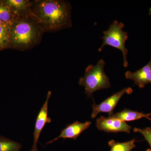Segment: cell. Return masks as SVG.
I'll return each instance as SVG.
<instances>
[{
    "label": "cell",
    "mask_w": 151,
    "mask_h": 151,
    "mask_svg": "<svg viewBox=\"0 0 151 151\" xmlns=\"http://www.w3.org/2000/svg\"><path fill=\"white\" fill-rule=\"evenodd\" d=\"M34 15L45 29L56 30L71 25L70 7L57 0L36 1Z\"/></svg>",
    "instance_id": "cell-1"
},
{
    "label": "cell",
    "mask_w": 151,
    "mask_h": 151,
    "mask_svg": "<svg viewBox=\"0 0 151 151\" xmlns=\"http://www.w3.org/2000/svg\"><path fill=\"white\" fill-rule=\"evenodd\" d=\"M40 32L37 25L26 17H18L11 25L9 46L24 49L37 41Z\"/></svg>",
    "instance_id": "cell-2"
},
{
    "label": "cell",
    "mask_w": 151,
    "mask_h": 151,
    "mask_svg": "<svg viewBox=\"0 0 151 151\" xmlns=\"http://www.w3.org/2000/svg\"><path fill=\"white\" fill-rule=\"evenodd\" d=\"M105 63L104 60L100 59L96 65H89L85 69L84 76L79 79L78 84L85 88L87 97H91L97 90L111 87L110 79L104 71Z\"/></svg>",
    "instance_id": "cell-3"
},
{
    "label": "cell",
    "mask_w": 151,
    "mask_h": 151,
    "mask_svg": "<svg viewBox=\"0 0 151 151\" xmlns=\"http://www.w3.org/2000/svg\"><path fill=\"white\" fill-rule=\"evenodd\" d=\"M124 27L123 23L119 22L116 20H114L112 24L110 25L109 28L107 30L103 32L104 35L102 37L103 42L98 49V51H102L106 45L118 49L122 52L124 58V66L127 68L129 65L127 58L128 50L126 47L125 44L129 36L127 32L123 31Z\"/></svg>",
    "instance_id": "cell-4"
},
{
    "label": "cell",
    "mask_w": 151,
    "mask_h": 151,
    "mask_svg": "<svg viewBox=\"0 0 151 151\" xmlns=\"http://www.w3.org/2000/svg\"><path fill=\"white\" fill-rule=\"evenodd\" d=\"M133 89L131 87H127L121 91L113 94L106 99L100 104L96 105L94 103L92 105V112L91 118L94 119L100 113H108L109 116L113 115V110L119 103L122 96L125 94H131Z\"/></svg>",
    "instance_id": "cell-5"
},
{
    "label": "cell",
    "mask_w": 151,
    "mask_h": 151,
    "mask_svg": "<svg viewBox=\"0 0 151 151\" xmlns=\"http://www.w3.org/2000/svg\"><path fill=\"white\" fill-rule=\"evenodd\" d=\"M51 91H48L45 102L38 113L36 119L33 132V143L31 150L29 151H38L37 144L41 133L45 126L51 122V118L48 116V103L51 96Z\"/></svg>",
    "instance_id": "cell-6"
},
{
    "label": "cell",
    "mask_w": 151,
    "mask_h": 151,
    "mask_svg": "<svg viewBox=\"0 0 151 151\" xmlns=\"http://www.w3.org/2000/svg\"><path fill=\"white\" fill-rule=\"evenodd\" d=\"M96 125L98 129L108 133L124 132L130 133L132 129V127L126 122L111 116L108 118L101 116L96 120Z\"/></svg>",
    "instance_id": "cell-7"
},
{
    "label": "cell",
    "mask_w": 151,
    "mask_h": 151,
    "mask_svg": "<svg viewBox=\"0 0 151 151\" xmlns=\"http://www.w3.org/2000/svg\"><path fill=\"white\" fill-rule=\"evenodd\" d=\"M92 123L86 121L84 123L76 121L72 124L67 125L60 132V134L53 139L49 141L47 145L51 144L60 139H71L76 140L84 131L87 129Z\"/></svg>",
    "instance_id": "cell-8"
},
{
    "label": "cell",
    "mask_w": 151,
    "mask_h": 151,
    "mask_svg": "<svg viewBox=\"0 0 151 151\" xmlns=\"http://www.w3.org/2000/svg\"><path fill=\"white\" fill-rule=\"evenodd\" d=\"M125 77L134 81L140 88H144L146 84L151 83V58L147 64L135 72L127 71Z\"/></svg>",
    "instance_id": "cell-9"
},
{
    "label": "cell",
    "mask_w": 151,
    "mask_h": 151,
    "mask_svg": "<svg viewBox=\"0 0 151 151\" xmlns=\"http://www.w3.org/2000/svg\"><path fill=\"white\" fill-rule=\"evenodd\" d=\"M151 116V113L145 114L141 112H137L125 109L121 112L113 114L111 117L116 119H120L124 122H131V121H136L142 118H145L150 120V118Z\"/></svg>",
    "instance_id": "cell-10"
},
{
    "label": "cell",
    "mask_w": 151,
    "mask_h": 151,
    "mask_svg": "<svg viewBox=\"0 0 151 151\" xmlns=\"http://www.w3.org/2000/svg\"><path fill=\"white\" fill-rule=\"evenodd\" d=\"M17 17L25 14L31 6V3L27 0H6L4 1Z\"/></svg>",
    "instance_id": "cell-11"
},
{
    "label": "cell",
    "mask_w": 151,
    "mask_h": 151,
    "mask_svg": "<svg viewBox=\"0 0 151 151\" xmlns=\"http://www.w3.org/2000/svg\"><path fill=\"white\" fill-rule=\"evenodd\" d=\"M17 17L4 2H0V20L5 23L12 24Z\"/></svg>",
    "instance_id": "cell-12"
},
{
    "label": "cell",
    "mask_w": 151,
    "mask_h": 151,
    "mask_svg": "<svg viewBox=\"0 0 151 151\" xmlns=\"http://www.w3.org/2000/svg\"><path fill=\"white\" fill-rule=\"evenodd\" d=\"M11 25L6 23L0 25V50L9 47Z\"/></svg>",
    "instance_id": "cell-13"
},
{
    "label": "cell",
    "mask_w": 151,
    "mask_h": 151,
    "mask_svg": "<svg viewBox=\"0 0 151 151\" xmlns=\"http://www.w3.org/2000/svg\"><path fill=\"white\" fill-rule=\"evenodd\" d=\"M137 142L135 139H132L125 142H116L112 140L109 141L108 145L111 147L110 151H132L136 145L135 143Z\"/></svg>",
    "instance_id": "cell-14"
},
{
    "label": "cell",
    "mask_w": 151,
    "mask_h": 151,
    "mask_svg": "<svg viewBox=\"0 0 151 151\" xmlns=\"http://www.w3.org/2000/svg\"><path fill=\"white\" fill-rule=\"evenodd\" d=\"M22 147L20 143L0 135V151H20Z\"/></svg>",
    "instance_id": "cell-15"
},
{
    "label": "cell",
    "mask_w": 151,
    "mask_h": 151,
    "mask_svg": "<svg viewBox=\"0 0 151 151\" xmlns=\"http://www.w3.org/2000/svg\"><path fill=\"white\" fill-rule=\"evenodd\" d=\"M134 131L135 132H139L144 136L146 140L148 142L150 146L151 149V130L150 128L148 127L145 129L135 128L134 129Z\"/></svg>",
    "instance_id": "cell-16"
},
{
    "label": "cell",
    "mask_w": 151,
    "mask_h": 151,
    "mask_svg": "<svg viewBox=\"0 0 151 151\" xmlns=\"http://www.w3.org/2000/svg\"><path fill=\"white\" fill-rule=\"evenodd\" d=\"M4 24H5V23H4V22H3L2 21H1V20H0V25H1Z\"/></svg>",
    "instance_id": "cell-17"
},
{
    "label": "cell",
    "mask_w": 151,
    "mask_h": 151,
    "mask_svg": "<svg viewBox=\"0 0 151 151\" xmlns=\"http://www.w3.org/2000/svg\"><path fill=\"white\" fill-rule=\"evenodd\" d=\"M146 151H151V149H147V150H146Z\"/></svg>",
    "instance_id": "cell-18"
},
{
    "label": "cell",
    "mask_w": 151,
    "mask_h": 151,
    "mask_svg": "<svg viewBox=\"0 0 151 151\" xmlns=\"http://www.w3.org/2000/svg\"><path fill=\"white\" fill-rule=\"evenodd\" d=\"M150 129H151V128H150Z\"/></svg>",
    "instance_id": "cell-19"
}]
</instances>
